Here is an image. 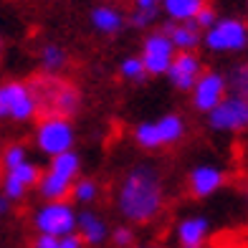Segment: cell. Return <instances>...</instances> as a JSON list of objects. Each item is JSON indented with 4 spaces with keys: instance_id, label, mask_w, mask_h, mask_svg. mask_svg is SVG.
Segmentation results:
<instances>
[{
    "instance_id": "5b68a950",
    "label": "cell",
    "mask_w": 248,
    "mask_h": 248,
    "mask_svg": "<svg viewBox=\"0 0 248 248\" xmlns=\"http://www.w3.org/2000/svg\"><path fill=\"white\" fill-rule=\"evenodd\" d=\"M36 142H38V147L46 155H51V157L69 152L71 144H74V127H71V122L61 119V117L41 119L38 132H36Z\"/></svg>"
},
{
    "instance_id": "7c38bea8",
    "label": "cell",
    "mask_w": 248,
    "mask_h": 248,
    "mask_svg": "<svg viewBox=\"0 0 248 248\" xmlns=\"http://www.w3.org/2000/svg\"><path fill=\"white\" fill-rule=\"evenodd\" d=\"M76 235L86 246H101L109 238V225L94 210H84L76 216Z\"/></svg>"
},
{
    "instance_id": "603a6c76",
    "label": "cell",
    "mask_w": 248,
    "mask_h": 248,
    "mask_svg": "<svg viewBox=\"0 0 248 248\" xmlns=\"http://www.w3.org/2000/svg\"><path fill=\"white\" fill-rule=\"evenodd\" d=\"M48 170L56 172V175H63V177L76 180V175H78V155H74L71 150L63 152V155H56L53 160H51Z\"/></svg>"
},
{
    "instance_id": "d6986e66",
    "label": "cell",
    "mask_w": 248,
    "mask_h": 248,
    "mask_svg": "<svg viewBox=\"0 0 248 248\" xmlns=\"http://www.w3.org/2000/svg\"><path fill=\"white\" fill-rule=\"evenodd\" d=\"M160 10H162V0H134V13L129 23L134 28H147L157 20Z\"/></svg>"
},
{
    "instance_id": "8fae6325",
    "label": "cell",
    "mask_w": 248,
    "mask_h": 248,
    "mask_svg": "<svg viewBox=\"0 0 248 248\" xmlns=\"http://www.w3.org/2000/svg\"><path fill=\"white\" fill-rule=\"evenodd\" d=\"M167 74H170V81L180 92H187L200 78V59L195 56V51H180L177 56H172Z\"/></svg>"
},
{
    "instance_id": "277c9868",
    "label": "cell",
    "mask_w": 248,
    "mask_h": 248,
    "mask_svg": "<svg viewBox=\"0 0 248 248\" xmlns=\"http://www.w3.org/2000/svg\"><path fill=\"white\" fill-rule=\"evenodd\" d=\"M76 216L78 213L66 200L63 202H46V205H41L36 210L33 225H36V231L41 235H56V238H61V235L76 233Z\"/></svg>"
},
{
    "instance_id": "cb8c5ba5",
    "label": "cell",
    "mask_w": 248,
    "mask_h": 248,
    "mask_svg": "<svg viewBox=\"0 0 248 248\" xmlns=\"http://www.w3.org/2000/svg\"><path fill=\"white\" fill-rule=\"evenodd\" d=\"M33 248H84L81 238H78L76 233L71 235H61V238H56V235H36V241H33Z\"/></svg>"
},
{
    "instance_id": "7a4b0ae2",
    "label": "cell",
    "mask_w": 248,
    "mask_h": 248,
    "mask_svg": "<svg viewBox=\"0 0 248 248\" xmlns=\"http://www.w3.org/2000/svg\"><path fill=\"white\" fill-rule=\"evenodd\" d=\"M28 89L31 96L36 101V117L46 119V117H61V119H71L78 114L81 109V94L78 89L66 81V78L56 76V74H36L28 78Z\"/></svg>"
},
{
    "instance_id": "5bb4252c",
    "label": "cell",
    "mask_w": 248,
    "mask_h": 248,
    "mask_svg": "<svg viewBox=\"0 0 248 248\" xmlns=\"http://www.w3.org/2000/svg\"><path fill=\"white\" fill-rule=\"evenodd\" d=\"M225 183V175L218 170V167H195L193 172H190V193L195 198H208L213 195L216 190Z\"/></svg>"
},
{
    "instance_id": "4316f807",
    "label": "cell",
    "mask_w": 248,
    "mask_h": 248,
    "mask_svg": "<svg viewBox=\"0 0 248 248\" xmlns=\"http://www.w3.org/2000/svg\"><path fill=\"white\" fill-rule=\"evenodd\" d=\"M20 162H26V147L23 144H8L0 155V165H3V170H10V167H16Z\"/></svg>"
},
{
    "instance_id": "ac0fdd59",
    "label": "cell",
    "mask_w": 248,
    "mask_h": 248,
    "mask_svg": "<svg viewBox=\"0 0 248 248\" xmlns=\"http://www.w3.org/2000/svg\"><path fill=\"white\" fill-rule=\"evenodd\" d=\"M92 20H94V28L101 31V33H107V36H114V33H119L122 26H124L122 13H119V10H114V8H109V5L96 8L94 13H92Z\"/></svg>"
},
{
    "instance_id": "9a60e30c",
    "label": "cell",
    "mask_w": 248,
    "mask_h": 248,
    "mask_svg": "<svg viewBox=\"0 0 248 248\" xmlns=\"http://www.w3.org/2000/svg\"><path fill=\"white\" fill-rule=\"evenodd\" d=\"M162 33L170 38L172 48L195 51L200 46V28L193 23V20H185V23H167L162 28Z\"/></svg>"
},
{
    "instance_id": "d4e9b609",
    "label": "cell",
    "mask_w": 248,
    "mask_h": 248,
    "mask_svg": "<svg viewBox=\"0 0 248 248\" xmlns=\"http://www.w3.org/2000/svg\"><path fill=\"white\" fill-rule=\"evenodd\" d=\"M71 195H74L76 202H94L99 198V187H96L94 180L84 177V180H76V183H74Z\"/></svg>"
},
{
    "instance_id": "8992f818",
    "label": "cell",
    "mask_w": 248,
    "mask_h": 248,
    "mask_svg": "<svg viewBox=\"0 0 248 248\" xmlns=\"http://www.w3.org/2000/svg\"><path fill=\"white\" fill-rule=\"evenodd\" d=\"M205 43L213 51H241L248 46V28L235 18L216 20L205 33Z\"/></svg>"
},
{
    "instance_id": "9c48e42d",
    "label": "cell",
    "mask_w": 248,
    "mask_h": 248,
    "mask_svg": "<svg viewBox=\"0 0 248 248\" xmlns=\"http://www.w3.org/2000/svg\"><path fill=\"white\" fill-rule=\"evenodd\" d=\"M38 177H41V170L33 162H20L16 167L3 172V195L16 202V200H23V195L28 193V187L38 185Z\"/></svg>"
},
{
    "instance_id": "484cf974",
    "label": "cell",
    "mask_w": 248,
    "mask_h": 248,
    "mask_svg": "<svg viewBox=\"0 0 248 248\" xmlns=\"http://www.w3.org/2000/svg\"><path fill=\"white\" fill-rule=\"evenodd\" d=\"M134 140L137 144L147 150H155V147H162L160 144V137H157V129H155V122H142L137 129H134Z\"/></svg>"
},
{
    "instance_id": "3957f363",
    "label": "cell",
    "mask_w": 248,
    "mask_h": 248,
    "mask_svg": "<svg viewBox=\"0 0 248 248\" xmlns=\"http://www.w3.org/2000/svg\"><path fill=\"white\" fill-rule=\"evenodd\" d=\"M36 117V101L26 81L0 84V122H28Z\"/></svg>"
},
{
    "instance_id": "f546056e",
    "label": "cell",
    "mask_w": 248,
    "mask_h": 248,
    "mask_svg": "<svg viewBox=\"0 0 248 248\" xmlns=\"http://www.w3.org/2000/svg\"><path fill=\"white\" fill-rule=\"evenodd\" d=\"M193 23H195L198 28H210L213 23H216V10H213L210 5H205V8H202L200 13L195 16V20H193Z\"/></svg>"
},
{
    "instance_id": "f1b7e54d",
    "label": "cell",
    "mask_w": 248,
    "mask_h": 248,
    "mask_svg": "<svg viewBox=\"0 0 248 248\" xmlns=\"http://www.w3.org/2000/svg\"><path fill=\"white\" fill-rule=\"evenodd\" d=\"M109 238L117 248H132L134 246V231L129 225H117V228L109 233Z\"/></svg>"
},
{
    "instance_id": "ba28073f",
    "label": "cell",
    "mask_w": 248,
    "mask_h": 248,
    "mask_svg": "<svg viewBox=\"0 0 248 248\" xmlns=\"http://www.w3.org/2000/svg\"><path fill=\"white\" fill-rule=\"evenodd\" d=\"M175 56V48L170 38L165 36L162 31H155L144 38V46H142V63H144V71L152 74V76H160L170 69V61Z\"/></svg>"
},
{
    "instance_id": "44dd1931",
    "label": "cell",
    "mask_w": 248,
    "mask_h": 248,
    "mask_svg": "<svg viewBox=\"0 0 248 248\" xmlns=\"http://www.w3.org/2000/svg\"><path fill=\"white\" fill-rule=\"evenodd\" d=\"M223 78H225V86L233 92V96L248 101V63H235L228 71V76Z\"/></svg>"
},
{
    "instance_id": "4dcf8cb0",
    "label": "cell",
    "mask_w": 248,
    "mask_h": 248,
    "mask_svg": "<svg viewBox=\"0 0 248 248\" xmlns=\"http://www.w3.org/2000/svg\"><path fill=\"white\" fill-rule=\"evenodd\" d=\"M10 205H13V202H10L5 195H0V218H5L10 213Z\"/></svg>"
},
{
    "instance_id": "7402d4cb",
    "label": "cell",
    "mask_w": 248,
    "mask_h": 248,
    "mask_svg": "<svg viewBox=\"0 0 248 248\" xmlns=\"http://www.w3.org/2000/svg\"><path fill=\"white\" fill-rule=\"evenodd\" d=\"M66 61H69V56H66V51L61 46H53V43H48V46H43L41 51V66L46 74H56L59 69H63Z\"/></svg>"
},
{
    "instance_id": "ffe728a7",
    "label": "cell",
    "mask_w": 248,
    "mask_h": 248,
    "mask_svg": "<svg viewBox=\"0 0 248 248\" xmlns=\"http://www.w3.org/2000/svg\"><path fill=\"white\" fill-rule=\"evenodd\" d=\"M155 129H157V137H160V144H172L183 137L185 124L177 114H167V117L155 122Z\"/></svg>"
},
{
    "instance_id": "30bf717a",
    "label": "cell",
    "mask_w": 248,
    "mask_h": 248,
    "mask_svg": "<svg viewBox=\"0 0 248 248\" xmlns=\"http://www.w3.org/2000/svg\"><path fill=\"white\" fill-rule=\"evenodd\" d=\"M225 96V78L218 71H208V74H200V78L193 86V101H195V109L200 111H210L216 109Z\"/></svg>"
},
{
    "instance_id": "2e32d148",
    "label": "cell",
    "mask_w": 248,
    "mask_h": 248,
    "mask_svg": "<svg viewBox=\"0 0 248 248\" xmlns=\"http://www.w3.org/2000/svg\"><path fill=\"white\" fill-rule=\"evenodd\" d=\"M71 187H74L71 177L56 175L51 170L38 177V193H41L43 200H48V202H63L66 198L71 195Z\"/></svg>"
},
{
    "instance_id": "6da1fadb",
    "label": "cell",
    "mask_w": 248,
    "mask_h": 248,
    "mask_svg": "<svg viewBox=\"0 0 248 248\" xmlns=\"http://www.w3.org/2000/svg\"><path fill=\"white\" fill-rule=\"evenodd\" d=\"M119 213L129 223H152L165 208V187L162 177L152 165H137L124 175L119 198H117Z\"/></svg>"
},
{
    "instance_id": "1f68e13d",
    "label": "cell",
    "mask_w": 248,
    "mask_h": 248,
    "mask_svg": "<svg viewBox=\"0 0 248 248\" xmlns=\"http://www.w3.org/2000/svg\"><path fill=\"white\" fill-rule=\"evenodd\" d=\"M132 248H137V246H132Z\"/></svg>"
},
{
    "instance_id": "e0dca14e",
    "label": "cell",
    "mask_w": 248,
    "mask_h": 248,
    "mask_svg": "<svg viewBox=\"0 0 248 248\" xmlns=\"http://www.w3.org/2000/svg\"><path fill=\"white\" fill-rule=\"evenodd\" d=\"M165 13L175 20H195V16L208 5V0H162Z\"/></svg>"
},
{
    "instance_id": "4fadbf2b",
    "label": "cell",
    "mask_w": 248,
    "mask_h": 248,
    "mask_svg": "<svg viewBox=\"0 0 248 248\" xmlns=\"http://www.w3.org/2000/svg\"><path fill=\"white\" fill-rule=\"evenodd\" d=\"M210 233V223L202 216H193L177 223V243L180 248H202Z\"/></svg>"
},
{
    "instance_id": "83f0119b",
    "label": "cell",
    "mask_w": 248,
    "mask_h": 248,
    "mask_svg": "<svg viewBox=\"0 0 248 248\" xmlns=\"http://www.w3.org/2000/svg\"><path fill=\"white\" fill-rule=\"evenodd\" d=\"M119 71H122V76L132 78V81H144V76H147L142 59H134V56H132V59H124V61H122Z\"/></svg>"
},
{
    "instance_id": "52a82bcc",
    "label": "cell",
    "mask_w": 248,
    "mask_h": 248,
    "mask_svg": "<svg viewBox=\"0 0 248 248\" xmlns=\"http://www.w3.org/2000/svg\"><path fill=\"white\" fill-rule=\"evenodd\" d=\"M210 114V127L218 132H241L248 127V101L238 96H225Z\"/></svg>"
}]
</instances>
